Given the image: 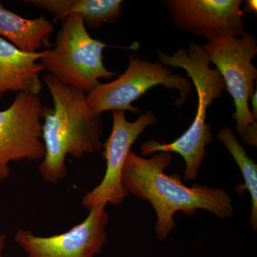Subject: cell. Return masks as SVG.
Returning a JSON list of instances; mask_svg holds the SVG:
<instances>
[{
  "label": "cell",
  "instance_id": "obj_3",
  "mask_svg": "<svg viewBox=\"0 0 257 257\" xmlns=\"http://www.w3.org/2000/svg\"><path fill=\"white\" fill-rule=\"evenodd\" d=\"M156 51L162 64L167 67L183 69L192 79L197 93V111L188 130L175 141L160 143L152 139L142 145L140 151L143 156L161 152L179 154L185 162L184 180L194 181L207 155L206 148L213 141L210 124L206 122L207 109L214 99L221 97L226 86L218 69L211 68L210 62L202 46L195 42L189 44L188 50L179 48L172 55Z\"/></svg>",
  "mask_w": 257,
  "mask_h": 257
},
{
  "label": "cell",
  "instance_id": "obj_13",
  "mask_svg": "<svg viewBox=\"0 0 257 257\" xmlns=\"http://www.w3.org/2000/svg\"><path fill=\"white\" fill-rule=\"evenodd\" d=\"M53 30V25L44 15L35 19L22 18L0 3V37L19 50L35 53L40 49L52 48L50 39Z\"/></svg>",
  "mask_w": 257,
  "mask_h": 257
},
{
  "label": "cell",
  "instance_id": "obj_4",
  "mask_svg": "<svg viewBox=\"0 0 257 257\" xmlns=\"http://www.w3.org/2000/svg\"><path fill=\"white\" fill-rule=\"evenodd\" d=\"M106 47L91 37L80 15H70L62 20L55 45L44 50L40 62L57 80L88 94L99 79L119 75L104 66L103 51Z\"/></svg>",
  "mask_w": 257,
  "mask_h": 257
},
{
  "label": "cell",
  "instance_id": "obj_17",
  "mask_svg": "<svg viewBox=\"0 0 257 257\" xmlns=\"http://www.w3.org/2000/svg\"><path fill=\"white\" fill-rule=\"evenodd\" d=\"M6 241V236L4 234H0V257H3Z\"/></svg>",
  "mask_w": 257,
  "mask_h": 257
},
{
  "label": "cell",
  "instance_id": "obj_9",
  "mask_svg": "<svg viewBox=\"0 0 257 257\" xmlns=\"http://www.w3.org/2000/svg\"><path fill=\"white\" fill-rule=\"evenodd\" d=\"M106 206L92 208L82 222L61 234L42 236L30 230L19 229L15 243L27 257H96L107 242Z\"/></svg>",
  "mask_w": 257,
  "mask_h": 257
},
{
  "label": "cell",
  "instance_id": "obj_7",
  "mask_svg": "<svg viewBox=\"0 0 257 257\" xmlns=\"http://www.w3.org/2000/svg\"><path fill=\"white\" fill-rule=\"evenodd\" d=\"M51 109L38 96L18 93L0 111V181L9 177L12 162L43 160L42 120Z\"/></svg>",
  "mask_w": 257,
  "mask_h": 257
},
{
  "label": "cell",
  "instance_id": "obj_12",
  "mask_svg": "<svg viewBox=\"0 0 257 257\" xmlns=\"http://www.w3.org/2000/svg\"><path fill=\"white\" fill-rule=\"evenodd\" d=\"M39 9L46 10L55 20H63L70 15H80L85 26L99 28L104 23H114L121 18V0H25Z\"/></svg>",
  "mask_w": 257,
  "mask_h": 257
},
{
  "label": "cell",
  "instance_id": "obj_2",
  "mask_svg": "<svg viewBox=\"0 0 257 257\" xmlns=\"http://www.w3.org/2000/svg\"><path fill=\"white\" fill-rule=\"evenodd\" d=\"M42 81L50 91L53 107L42 123L45 155L39 172L45 182L57 184L68 173L67 155L81 159L103 150V121L101 114L88 104L85 92L49 74Z\"/></svg>",
  "mask_w": 257,
  "mask_h": 257
},
{
  "label": "cell",
  "instance_id": "obj_6",
  "mask_svg": "<svg viewBox=\"0 0 257 257\" xmlns=\"http://www.w3.org/2000/svg\"><path fill=\"white\" fill-rule=\"evenodd\" d=\"M159 85L178 90L180 98L175 104L180 106L192 92L193 84L189 79L174 73L160 61L150 62L131 55L124 73L110 82L99 83L87 94L88 104L99 114L106 111L140 114L141 109L132 104L152 87Z\"/></svg>",
  "mask_w": 257,
  "mask_h": 257
},
{
  "label": "cell",
  "instance_id": "obj_15",
  "mask_svg": "<svg viewBox=\"0 0 257 257\" xmlns=\"http://www.w3.org/2000/svg\"><path fill=\"white\" fill-rule=\"evenodd\" d=\"M250 100L251 101V105H252L253 111H251V115H252V117L253 120L255 121H256L257 120V94L256 90L253 92L252 95H251V98H250Z\"/></svg>",
  "mask_w": 257,
  "mask_h": 257
},
{
  "label": "cell",
  "instance_id": "obj_10",
  "mask_svg": "<svg viewBox=\"0 0 257 257\" xmlns=\"http://www.w3.org/2000/svg\"><path fill=\"white\" fill-rule=\"evenodd\" d=\"M164 3L177 28L208 42L246 33L241 0H165Z\"/></svg>",
  "mask_w": 257,
  "mask_h": 257
},
{
  "label": "cell",
  "instance_id": "obj_1",
  "mask_svg": "<svg viewBox=\"0 0 257 257\" xmlns=\"http://www.w3.org/2000/svg\"><path fill=\"white\" fill-rule=\"evenodd\" d=\"M172 160L170 152H158L147 159L130 151L121 175L126 193L148 201L155 209V233L160 241H165L175 229L177 211L192 215L204 209L222 219L232 216V199L224 189L199 184L187 187L177 174H165Z\"/></svg>",
  "mask_w": 257,
  "mask_h": 257
},
{
  "label": "cell",
  "instance_id": "obj_14",
  "mask_svg": "<svg viewBox=\"0 0 257 257\" xmlns=\"http://www.w3.org/2000/svg\"><path fill=\"white\" fill-rule=\"evenodd\" d=\"M217 140L224 145L230 155L239 166L242 174L244 184L243 187H236V192L239 194L244 190H248L251 194V212L250 216V224L253 231L257 229V165L248 156L244 148L237 141L231 128L228 126H223L218 133Z\"/></svg>",
  "mask_w": 257,
  "mask_h": 257
},
{
  "label": "cell",
  "instance_id": "obj_5",
  "mask_svg": "<svg viewBox=\"0 0 257 257\" xmlns=\"http://www.w3.org/2000/svg\"><path fill=\"white\" fill-rule=\"evenodd\" d=\"M210 63L215 64L226 89L234 100L236 130L251 146L257 145V124L249 109L255 92L257 69L252 60L257 55L256 37L246 32L241 37H222L202 45Z\"/></svg>",
  "mask_w": 257,
  "mask_h": 257
},
{
  "label": "cell",
  "instance_id": "obj_16",
  "mask_svg": "<svg viewBox=\"0 0 257 257\" xmlns=\"http://www.w3.org/2000/svg\"><path fill=\"white\" fill-rule=\"evenodd\" d=\"M243 11H248L250 13H256L257 11V2L256 0H248L246 1V7Z\"/></svg>",
  "mask_w": 257,
  "mask_h": 257
},
{
  "label": "cell",
  "instance_id": "obj_11",
  "mask_svg": "<svg viewBox=\"0 0 257 257\" xmlns=\"http://www.w3.org/2000/svg\"><path fill=\"white\" fill-rule=\"evenodd\" d=\"M45 52L28 53L0 37V98L9 92L38 96L43 88L40 60Z\"/></svg>",
  "mask_w": 257,
  "mask_h": 257
},
{
  "label": "cell",
  "instance_id": "obj_8",
  "mask_svg": "<svg viewBox=\"0 0 257 257\" xmlns=\"http://www.w3.org/2000/svg\"><path fill=\"white\" fill-rule=\"evenodd\" d=\"M113 125L109 138L103 144L106 171L100 183L82 199L87 210L101 204L120 205L128 194L121 183V175L131 147L148 126L157 121L152 111L142 114L136 121L126 119L125 111H112Z\"/></svg>",
  "mask_w": 257,
  "mask_h": 257
}]
</instances>
